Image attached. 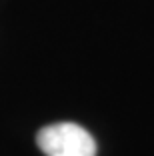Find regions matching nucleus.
I'll return each mask as SVG.
<instances>
[{
	"label": "nucleus",
	"mask_w": 154,
	"mask_h": 156,
	"mask_svg": "<svg viewBox=\"0 0 154 156\" xmlns=\"http://www.w3.org/2000/svg\"><path fill=\"white\" fill-rule=\"evenodd\" d=\"M36 144L46 156H96L92 134L74 122H56L40 128Z\"/></svg>",
	"instance_id": "obj_1"
}]
</instances>
